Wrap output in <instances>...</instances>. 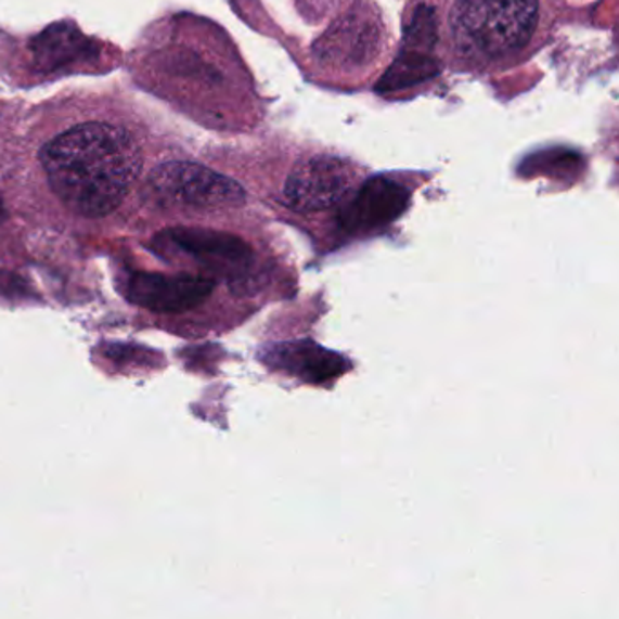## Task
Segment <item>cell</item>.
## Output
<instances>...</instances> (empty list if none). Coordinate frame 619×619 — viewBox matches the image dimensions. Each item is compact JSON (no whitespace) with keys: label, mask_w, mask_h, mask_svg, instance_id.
<instances>
[{"label":"cell","mask_w":619,"mask_h":619,"mask_svg":"<svg viewBox=\"0 0 619 619\" xmlns=\"http://www.w3.org/2000/svg\"><path fill=\"white\" fill-rule=\"evenodd\" d=\"M51 190L80 217L101 218L128 196L142 169V151L126 129L86 122L40 151Z\"/></svg>","instance_id":"1"},{"label":"cell","mask_w":619,"mask_h":619,"mask_svg":"<svg viewBox=\"0 0 619 619\" xmlns=\"http://www.w3.org/2000/svg\"><path fill=\"white\" fill-rule=\"evenodd\" d=\"M451 21L462 44L481 55H507L534 34L538 0H457Z\"/></svg>","instance_id":"2"},{"label":"cell","mask_w":619,"mask_h":619,"mask_svg":"<svg viewBox=\"0 0 619 619\" xmlns=\"http://www.w3.org/2000/svg\"><path fill=\"white\" fill-rule=\"evenodd\" d=\"M150 185L164 201L193 209H228L246 202L238 182L201 164H163L151 171Z\"/></svg>","instance_id":"3"},{"label":"cell","mask_w":619,"mask_h":619,"mask_svg":"<svg viewBox=\"0 0 619 619\" xmlns=\"http://www.w3.org/2000/svg\"><path fill=\"white\" fill-rule=\"evenodd\" d=\"M357 171L340 158H309L291 171L285 182V204L298 212L330 209L351 191Z\"/></svg>","instance_id":"4"},{"label":"cell","mask_w":619,"mask_h":619,"mask_svg":"<svg viewBox=\"0 0 619 619\" xmlns=\"http://www.w3.org/2000/svg\"><path fill=\"white\" fill-rule=\"evenodd\" d=\"M215 285V280L198 274L133 273L126 285V295L134 306L153 313L177 314L204 304Z\"/></svg>","instance_id":"5"},{"label":"cell","mask_w":619,"mask_h":619,"mask_svg":"<svg viewBox=\"0 0 619 619\" xmlns=\"http://www.w3.org/2000/svg\"><path fill=\"white\" fill-rule=\"evenodd\" d=\"M409 206V191L397 180L374 177L352 196L340 215L341 228L349 233H369L402 217Z\"/></svg>","instance_id":"6"},{"label":"cell","mask_w":619,"mask_h":619,"mask_svg":"<svg viewBox=\"0 0 619 619\" xmlns=\"http://www.w3.org/2000/svg\"><path fill=\"white\" fill-rule=\"evenodd\" d=\"M379 28L371 15L349 13L317 42V56L330 66L360 67L376 56Z\"/></svg>","instance_id":"7"},{"label":"cell","mask_w":619,"mask_h":619,"mask_svg":"<svg viewBox=\"0 0 619 619\" xmlns=\"http://www.w3.org/2000/svg\"><path fill=\"white\" fill-rule=\"evenodd\" d=\"M175 246L207 268L236 273L249 268L253 262L252 247L235 235L201 228H177L168 233Z\"/></svg>","instance_id":"8"},{"label":"cell","mask_w":619,"mask_h":619,"mask_svg":"<svg viewBox=\"0 0 619 619\" xmlns=\"http://www.w3.org/2000/svg\"><path fill=\"white\" fill-rule=\"evenodd\" d=\"M273 367L285 369L287 373L296 374L311 384H324L344 374L347 369L346 358L327 351L317 344H285V346L269 349L263 358Z\"/></svg>","instance_id":"9"},{"label":"cell","mask_w":619,"mask_h":619,"mask_svg":"<svg viewBox=\"0 0 619 619\" xmlns=\"http://www.w3.org/2000/svg\"><path fill=\"white\" fill-rule=\"evenodd\" d=\"M31 51L35 66L42 72H55L80 59H90L96 50L73 24L59 23L44 29L31 42Z\"/></svg>","instance_id":"10"},{"label":"cell","mask_w":619,"mask_h":619,"mask_svg":"<svg viewBox=\"0 0 619 619\" xmlns=\"http://www.w3.org/2000/svg\"><path fill=\"white\" fill-rule=\"evenodd\" d=\"M438 67L433 56L424 55L418 51H403L398 56L391 69L385 73L384 79L379 80V91H395L408 86L420 85L424 80L435 77Z\"/></svg>","instance_id":"11"},{"label":"cell","mask_w":619,"mask_h":619,"mask_svg":"<svg viewBox=\"0 0 619 619\" xmlns=\"http://www.w3.org/2000/svg\"><path fill=\"white\" fill-rule=\"evenodd\" d=\"M26 282H24L17 274L8 273V271H0V295L4 296H18L26 293Z\"/></svg>","instance_id":"12"},{"label":"cell","mask_w":619,"mask_h":619,"mask_svg":"<svg viewBox=\"0 0 619 619\" xmlns=\"http://www.w3.org/2000/svg\"><path fill=\"white\" fill-rule=\"evenodd\" d=\"M4 217V206H2V201H0V218Z\"/></svg>","instance_id":"13"}]
</instances>
